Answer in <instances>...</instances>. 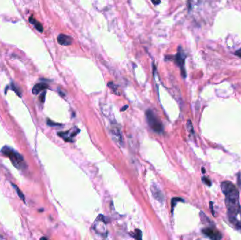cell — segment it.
Here are the masks:
<instances>
[{"mask_svg": "<svg viewBox=\"0 0 241 240\" xmlns=\"http://www.w3.org/2000/svg\"><path fill=\"white\" fill-rule=\"evenodd\" d=\"M146 118H147L148 125L151 129L157 133H162L164 130L163 125L161 120L157 117L156 115L151 110H147L146 112Z\"/></svg>", "mask_w": 241, "mask_h": 240, "instance_id": "obj_3", "label": "cell"}, {"mask_svg": "<svg viewBox=\"0 0 241 240\" xmlns=\"http://www.w3.org/2000/svg\"><path fill=\"white\" fill-rule=\"evenodd\" d=\"M202 232L205 236L209 237V239L212 240H219L222 239V235L221 232L218 231L214 227H206L202 230Z\"/></svg>", "mask_w": 241, "mask_h": 240, "instance_id": "obj_5", "label": "cell"}, {"mask_svg": "<svg viewBox=\"0 0 241 240\" xmlns=\"http://www.w3.org/2000/svg\"><path fill=\"white\" fill-rule=\"evenodd\" d=\"M178 201H184V199H182L181 198H179V197L173 198V199L171 200V206H172V208H173V207L176 206V203Z\"/></svg>", "mask_w": 241, "mask_h": 240, "instance_id": "obj_13", "label": "cell"}, {"mask_svg": "<svg viewBox=\"0 0 241 240\" xmlns=\"http://www.w3.org/2000/svg\"><path fill=\"white\" fill-rule=\"evenodd\" d=\"M151 192L153 197L157 201H158L159 202L163 203L165 198H164V195L163 194V192H161V190L159 189L157 186L154 184V185H152L151 187Z\"/></svg>", "mask_w": 241, "mask_h": 240, "instance_id": "obj_7", "label": "cell"}, {"mask_svg": "<svg viewBox=\"0 0 241 240\" xmlns=\"http://www.w3.org/2000/svg\"><path fill=\"white\" fill-rule=\"evenodd\" d=\"M29 22L31 23L32 25H33L35 28L37 30H38L39 32H43V25H42L41 23L38 21L36 19H35V18L31 16V17H30L29 18Z\"/></svg>", "mask_w": 241, "mask_h": 240, "instance_id": "obj_10", "label": "cell"}, {"mask_svg": "<svg viewBox=\"0 0 241 240\" xmlns=\"http://www.w3.org/2000/svg\"><path fill=\"white\" fill-rule=\"evenodd\" d=\"M235 54L237 55L238 57H239L240 58H241V48L240 49V50H238L236 51Z\"/></svg>", "mask_w": 241, "mask_h": 240, "instance_id": "obj_19", "label": "cell"}, {"mask_svg": "<svg viewBox=\"0 0 241 240\" xmlns=\"http://www.w3.org/2000/svg\"><path fill=\"white\" fill-rule=\"evenodd\" d=\"M202 171L203 172V173H205V168H202Z\"/></svg>", "mask_w": 241, "mask_h": 240, "instance_id": "obj_21", "label": "cell"}, {"mask_svg": "<svg viewBox=\"0 0 241 240\" xmlns=\"http://www.w3.org/2000/svg\"><path fill=\"white\" fill-rule=\"evenodd\" d=\"M48 87H49V86H48L47 84H46V83H41L36 84V85L33 87V88H32V92L35 95L38 94L39 93L42 92V91L47 89Z\"/></svg>", "mask_w": 241, "mask_h": 240, "instance_id": "obj_9", "label": "cell"}, {"mask_svg": "<svg viewBox=\"0 0 241 240\" xmlns=\"http://www.w3.org/2000/svg\"><path fill=\"white\" fill-rule=\"evenodd\" d=\"M185 55L184 54V52L181 47L178 48V51L174 57V61L178 66L180 67V71H181V74L182 76L184 78H185L186 76V73H185Z\"/></svg>", "mask_w": 241, "mask_h": 240, "instance_id": "obj_4", "label": "cell"}, {"mask_svg": "<svg viewBox=\"0 0 241 240\" xmlns=\"http://www.w3.org/2000/svg\"><path fill=\"white\" fill-rule=\"evenodd\" d=\"M202 180L203 183H205L206 185H208V186L212 185V181H211L209 178H205V177H203V178H202Z\"/></svg>", "mask_w": 241, "mask_h": 240, "instance_id": "obj_15", "label": "cell"}, {"mask_svg": "<svg viewBox=\"0 0 241 240\" xmlns=\"http://www.w3.org/2000/svg\"><path fill=\"white\" fill-rule=\"evenodd\" d=\"M128 106H125L123 107V108H122L121 109H120V111H124L125 110H126V109H128Z\"/></svg>", "mask_w": 241, "mask_h": 240, "instance_id": "obj_20", "label": "cell"}, {"mask_svg": "<svg viewBox=\"0 0 241 240\" xmlns=\"http://www.w3.org/2000/svg\"><path fill=\"white\" fill-rule=\"evenodd\" d=\"M133 236L136 239H142V232L140 230H136Z\"/></svg>", "mask_w": 241, "mask_h": 240, "instance_id": "obj_12", "label": "cell"}, {"mask_svg": "<svg viewBox=\"0 0 241 240\" xmlns=\"http://www.w3.org/2000/svg\"><path fill=\"white\" fill-rule=\"evenodd\" d=\"M2 153L6 157H7L11 160L13 165L17 168L22 169L25 167L24 158L20 153L13 150L12 148H10L7 146H4L2 150Z\"/></svg>", "mask_w": 241, "mask_h": 240, "instance_id": "obj_2", "label": "cell"}, {"mask_svg": "<svg viewBox=\"0 0 241 240\" xmlns=\"http://www.w3.org/2000/svg\"><path fill=\"white\" fill-rule=\"evenodd\" d=\"M45 95H46V92H43V94H41V96H40V100H41V102H44V101H45Z\"/></svg>", "mask_w": 241, "mask_h": 240, "instance_id": "obj_17", "label": "cell"}, {"mask_svg": "<svg viewBox=\"0 0 241 240\" xmlns=\"http://www.w3.org/2000/svg\"><path fill=\"white\" fill-rule=\"evenodd\" d=\"M47 124H48L49 125H50V126H53V125H54V126H55V125H60L59 124H58V123H53L52 121H51V120H48V121H47Z\"/></svg>", "mask_w": 241, "mask_h": 240, "instance_id": "obj_16", "label": "cell"}, {"mask_svg": "<svg viewBox=\"0 0 241 240\" xmlns=\"http://www.w3.org/2000/svg\"><path fill=\"white\" fill-rule=\"evenodd\" d=\"M110 132L112 134L113 139H114V141H116V142L120 144V145H123V144H124V138H123V135L120 128L113 125V126H112L110 128Z\"/></svg>", "mask_w": 241, "mask_h": 240, "instance_id": "obj_6", "label": "cell"}, {"mask_svg": "<svg viewBox=\"0 0 241 240\" xmlns=\"http://www.w3.org/2000/svg\"><path fill=\"white\" fill-rule=\"evenodd\" d=\"M240 180H241V178H240ZM240 187H241V182H240Z\"/></svg>", "mask_w": 241, "mask_h": 240, "instance_id": "obj_22", "label": "cell"}, {"mask_svg": "<svg viewBox=\"0 0 241 240\" xmlns=\"http://www.w3.org/2000/svg\"><path fill=\"white\" fill-rule=\"evenodd\" d=\"M72 38L70 36L66 35L64 34H60L59 36L57 37V41L58 43L61 45L64 46H68L72 44Z\"/></svg>", "mask_w": 241, "mask_h": 240, "instance_id": "obj_8", "label": "cell"}, {"mask_svg": "<svg viewBox=\"0 0 241 240\" xmlns=\"http://www.w3.org/2000/svg\"><path fill=\"white\" fill-rule=\"evenodd\" d=\"M152 4H154V5H158V4H160L161 0H151Z\"/></svg>", "mask_w": 241, "mask_h": 240, "instance_id": "obj_18", "label": "cell"}, {"mask_svg": "<svg viewBox=\"0 0 241 240\" xmlns=\"http://www.w3.org/2000/svg\"><path fill=\"white\" fill-rule=\"evenodd\" d=\"M187 130H189L190 132H191L192 134L194 133V131H193V125H192V123L191 120H187Z\"/></svg>", "mask_w": 241, "mask_h": 240, "instance_id": "obj_14", "label": "cell"}, {"mask_svg": "<svg viewBox=\"0 0 241 240\" xmlns=\"http://www.w3.org/2000/svg\"><path fill=\"white\" fill-rule=\"evenodd\" d=\"M222 192L225 195V204L228 220L234 227L241 229V206L240 194L231 182L224 181L221 184Z\"/></svg>", "mask_w": 241, "mask_h": 240, "instance_id": "obj_1", "label": "cell"}, {"mask_svg": "<svg viewBox=\"0 0 241 240\" xmlns=\"http://www.w3.org/2000/svg\"><path fill=\"white\" fill-rule=\"evenodd\" d=\"M12 186L13 187H14V189H15V190H16V193H17V194L18 195V197H19L20 199H21L23 201H25V197H24V194H23V193L20 192V190L19 189H18V187H17V186H16V185H13V184H12Z\"/></svg>", "mask_w": 241, "mask_h": 240, "instance_id": "obj_11", "label": "cell"}]
</instances>
